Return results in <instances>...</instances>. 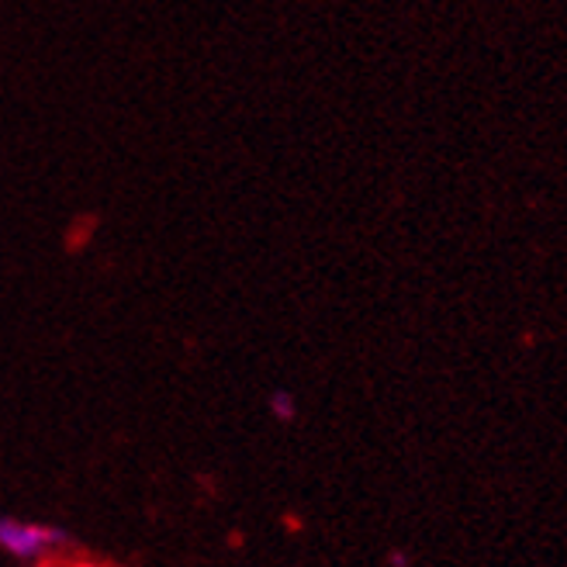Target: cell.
<instances>
[{
  "label": "cell",
  "instance_id": "cell-1",
  "mask_svg": "<svg viewBox=\"0 0 567 567\" xmlns=\"http://www.w3.org/2000/svg\"><path fill=\"white\" fill-rule=\"evenodd\" d=\"M73 536L63 526H49L35 519L0 516V554L18 564H39L70 547Z\"/></svg>",
  "mask_w": 567,
  "mask_h": 567
},
{
  "label": "cell",
  "instance_id": "cell-2",
  "mask_svg": "<svg viewBox=\"0 0 567 567\" xmlns=\"http://www.w3.org/2000/svg\"><path fill=\"white\" fill-rule=\"evenodd\" d=\"M270 409H274V415L277 419H284V422H291L295 419V399H291V394H274V402H270Z\"/></svg>",
  "mask_w": 567,
  "mask_h": 567
},
{
  "label": "cell",
  "instance_id": "cell-3",
  "mask_svg": "<svg viewBox=\"0 0 567 567\" xmlns=\"http://www.w3.org/2000/svg\"><path fill=\"white\" fill-rule=\"evenodd\" d=\"M24 567H55V564H45V560H39V564H24Z\"/></svg>",
  "mask_w": 567,
  "mask_h": 567
}]
</instances>
